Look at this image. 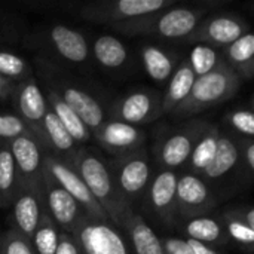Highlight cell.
<instances>
[{"mask_svg":"<svg viewBox=\"0 0 254 254\" xmlns=\"http://www.w3.org/2000/svg\"><path fill=\"white\" fill-rule=\"evenodd\" d=\"M21 135H33L21 118L12 113H0V138L10 141Z\"/></svg>","mask_w":254,"mask_h":254,"instance_id":"obj_35","label":"cell"},{"mask_svg":"<svg viewBox=\"0 0 254 254\" xmlns=\"http://www.w3.org/2000/svg\"><path fill=\"white\" fill-rule=\"evenodd\" d=\"M141 61L149 77L159 85L170 80L171 74L179 65L177 55L158 45H143Z\"/></svg>","mask_w":254,"mask_h":254,"instance_id":"obj_22","label":"cell"},{"mask_svg":"<svg viewBox=\"0 0 254 254\" xmlns=\"http://www.w3.org/2000/svg\"><path fill=\"white\" fill-rule=\"evenodd\" d=\"M161 116V95L153 89H135L119 100L112 107V119L138 127Z\"/></svg>","mask_w":254,"mask_h":254,"instance_id":"obj_12","label":"cell"},{"mask_svg":"<svg viewBox=\"0 0 254 254\" xmlns=\"http://www.w3.org/2000/svg\"><path fill=\"white\" fill-rule=\"evenodd\" d=\"M164 254H193L188 238H179V237H167L161 238Z\"/></svg>","mask_w":254,"mask_h":254,"instance_id":"obj_38","label":"cell"},{"mask_svg":"<svg viewBox=\"0 0 254 254\" xmlns=\"http://www.w3.org/2000/svg\"><path fill=\"white\" fill-rule=\"evenodd\" d=\"M129 237L134 254H164L161 238L144 222V219L132 213L124 225Z\"/></svg>","mask_w":254,"mask_h":254,"instance_id":"obj_25","label":"cell"},{"mask_svg":"<svg viewBox=\"0 0 254 254\" xmlns=\"http://www.w3.org/2000/svg\"><path fill=\"white\" fill-rule=\"evenodd\" d=\"M110 171L119 193L128 204L141 196L152 180L150 162L144 147L116 158Z\"/></svg>","mask_w":254,"mask_h":254,"instance_id":"obj_7","label":"cell"},{"mask_svg":"<svg viewBox=\"0 0 254 254\" xmlns=\"http://www.w3.org/2000/svg\"><path fill=\"white\" fill-rule=\"evenodd\" d=\"M42 137H43V144L52 147L58 153H70L73 155L76 150V143L70 137V134L65 131L60 119L55 116V113L48 107L43 124H42Z\"/></svg>","mask_w":254,"mask_h":254,"instance_id":"obj_29","label":"cell"},{"mask_svg":"<svg viewBox=\"0 0 254 254\" xmlns=\"http://www.w3.org/2000/svg\"><path fill=\"white\" fill-rule=\"evenodd\" d=\"M243 79L222 60L211 71L195 79L188 98L173 112L177 118H190L222 104L240 91Z\"/></svg>","mask_w":254,"mask_h":254,"instance_id":"obj_3","label":"cell"},{"mask_svg":"<svg viewBox=\"0 0 254 254\" xmlns=\"http://www.w3.org/2000/svg\"><path fill=\"white\" fill-rule=\"evenodd\" d=\"M176 0H116V1H92L80 4L79 13L83 19L94 24L115 25L137 18L149 16L171 6Z\"/></svg>","mask_w":254,"mask_h":254,"instance_id":"obj_4","label":"cell"},{"mask_svg":"<svg viewBox=\"0 0 254 254\" xmlns=\"http://www.w3.org/2000/svg\"><path fill=\"white\" fill-rule=\"evenodd\" d=\"M67 162L77 171L109 220L115 226L124 228L125 222L134 211L131 204H128L119 193L112 171L106 162L88 149L76 150Z\"/></svg>","mask_w":254,"mask_h":254,"instance_id":"obj_1","label":"cell"},{"mask_svg":"<svg viewBox=\"0 0 254 254\" xmlns=\"http://www.w3.org/2000/svg\"><path fill=\"white\" fill-rule=\"evenodd\" d=\"M179 176L176 171L162 170L156 177L150 182L149 186V204L153 213L162 220L165 225H174L177 220V208H176V188H177Z\"/></svg>","mask_w":254,"mask_h":254,"instance_id":"obj_19","label":"cell"},{"mask_svg":"<svg viewBox=\"0 0 254 254\" xmlns=\"http://www.w3.org/2000/svg\"><path fill=\"white\" fill-rule=\"evenodd\" d=\"M207 7L171 6L149 16L112 25L125 36H153L165 40L188 39L204 19Z\"/></svg>","mask_w":254,"mask_h":254,"instance_id":"obj_2","label":"cell"},{"mask_svg":"<svg viewBox=\"0 0 254 254\" xmlns=\"http://www.w3.org/2000/svg\"><path fill=\"white\" fill-rule=\"evenodd\" d=\"M1 252L3 254H36L30 241L19 235L15 229L7 231L1 238Z\"/></svg>","mask_w":254,"mask_h":254,"instance_id":"obj_36","label":"cell"},{"mask_svg":"<svg viewBox=\"0 0 254 254\" xmlns=\"http://www.w3.org/2000/svg\"><path fill=\"white\" fill-rule=\"evenodd\" d=\"M49 86V85H48ZM54 89L60 98L80 118V121L91 129V132L97 131L104 122L106 115L101 103L88 91L71 85V83H60L57 88L49 86Z\"/></svg>","mask_w":254,"mask_h":254,"instance_id":"obj_18","label":"cell"},{"mask_svg":"<svg viewBox=\"0 0 254 254\" xmlns=\"http://www.w3.org/2000/svg\"><path fill=\"white\" fill-rule=\"evenodd\" d=\"M222 225L223 229L226 232L228 240L235 241L237 244H240L241 247H246L249 250L253 249L254 244V229L249 228L237 214L234 210L228 211L223 214L222 219Z\"/></svg>","mask_w":254,"mask_h":254,"instance_id":"obj_33","label":"cell"},{"mask_svg":"<svg viewBox=\"0 0 254 254\" xmlns=\"http://www.w3.org/2000/svg\"><path fill=\"white\" fill-rule=\"evenodd\" d=\"M240 152H241V144L232 135L220 132L216 155L201 177L207 183L222 180L223 177H226L229 173H232L237 168L240 162Z\"/></svg>","mask_w":254,"mask_h":254,"instance_id":"obj_21","label":"cell"},{"mask_svg":"<svg viewBox=\"0 0 254 254\" xmlns=\"http://www.w3.org/2000/svg\"><path fill=\"white\" fill-rule=\"evenodd\" d=\"M240 161H243V165L247 168L249 173L254 171V143L253 140H246V143L241 144L240 152Z\"/></svg>","mask_w":254,"mask_h":254,"instance_id":"obj_40","label":"cell"},{"mask_svg":"<svg viewBox=\"0 0 254 254\" xmlns=\"http://www.w3.org/2000/svg\"><path fill=\"white\" fill-rule=\"evenodd\" d=\"M13 95L19 113L18 116L28 127L30 132L39 141V144H43L42 124L48 110V103L39 83L34 77L30 76L16 85Z\"/></svg>","mask_w":254,"mask_h":254,"instance_id":"obj_13","label":"cell"},{"mask_svg":"<svg viewBox=\"0 0 254 254\" xmlns=\"http://www.w3.org/2000/svg\"><path fill=\"white\" fill-rule=\"evenodd\" d=\"M82 254H129V247L110 222L83 216L71 231Z\"/></svg>","mask_w":254,"mask_h":254,"instance_id":"obj_5","label":"cell"},{"mask_svg":"<svg viewBox=\"0 0 254 254\" xmlns=\"http://www.w3.org/2000/svg\"><path fill=\"white\" fill-rule=\"evenodd\" d=\"M220 129L216 125H211L207 128V131L201 135L198 140L196 146L193 147L186 165H188V173H192L195 176H202L205 168L211 164L217 146H219V138H220Z\"/></svg>","mask_w":254,"mask_h":254,"instance_id":"obj_26","label":"cell"},{"mask_svg":"<svg viewBox=\"0 0 254 254\" xmlns=\"http://www.w3.org/2000/svg\"><path fill=\"white\" fill-rule=\"evenodd\" d=\"M42 198L46 216L55 223L57 228H61L63 232L71 234L80 219L86 216L74 198L70 196L55 182H52L46 174H43Z\"/></svg>","mask_w":254,"mask_h":254,"instance_id":"obj_11","label":"cell"},{"mask_svg":"<svg viewBox=\"0 0 254 254\" xmlns=\"http://www.w3.org/2000/svg\"><path fill=\"white\" fill-rule=\"evenodd\" d=\"M46 103L48 107L55 113V116L60 119V122L63 124V127L65 128V131L70 134V137L73 138V141L76 144H83L86 141H89L92 132L91 129L80 121V118L60 98V95L51 89L48 86L46 91Z\"/></svg>","mask_w":254,"mask_h":254,"instance_id":"obj_24","label":"cell"},{"mask_svg":"<svg viewBox=\"0 0 254 254\" xmlns=\"http://www.w3.org/2000/svg\"><path fill=\"white\" fill-rule=\"evenodd\" d=\"M195 73L188 60H183L176 67L171 74L165 94L161 97V115L173 113L190 94V89L195 83Z\"/></svg>","mask_w":254,"mask_h":254,"instance_id":"obj_20","label":"cell"},{"mask_svg":"<svg viewBox=\"0 0 254 254\" xmlns=\"http://www.w3.org/2000/svg\"><path fill=\"white\" fill-rule=\"evenodd\" d=\"M208 127V122L196 121L170 132L158 146V161L164 170L174 171L176 168L186 165L193 147Z\"/></svg>","mask_w":254,"mask_h":254,"instance_id":"obj_9","label":"cell"},{"mask_svg":"<svg viewBox=\"0 0 254 254\" xmlns=\"http://www.w3.org/2000/svg\"><path fill=\"white\" fill-rule=\"evenodd\" d=\"M16 85H18V83L12 82V80L3 77V76L0 74V100H6V98H9L10 95H13V92H15V89H16Z\"/></svg>","mask_w":254,"mask_h":254,"instance_id":"obj_42","label":"cell"},{"mask_svg":"<svg viewBox=\"0 0 254 254\" xmlns=\"http://www.w3.org/2000/svg\"><path fill=\"white\" fill-rule=\"evenodd\" d=\"M100 146L116 158L143 147L144 132L134 125L110 119L92 132Z\"/></svg>","mask_w":254,"mask_h":254,"instance_id":"obj_16","label":"cell"},{"mask_svg":"<svg viewBox=\"0 0 254 254\" xmlns=\"http://www.w3.org/2000/svg\"><path fill=\"white\" fill-rule=\"evenodd\" d=\"M223 58L219 55V51L210 45H204V43H196L195 48L190 52L189 57V64L195 73L196 77L207 74L208 71H211Z\"/></svg>","mask_w":254,"mask_h":254,"instance_id":"obj_34","label":"cell"},{"mask_svg":"<svg viewBox=\"0 0 254 254\" xmlns=\"http://www.w3.org/2000/svg\"><path fill=\"white\" fill-rule=\"evenodd\" d=\"M46 46L63 61L70 64H85L89 60V45L86 37L71 27L57 24L45 34Z\"/></svg>","mask_w":254,"mask_h":254,"instance_id":"obj_17","label":"cell"},{"mask_svg":"<svg viewBox=\"0 0 254 254\" xmlns=\"http://www.w3.org/2000/svg\"><path fill=\"white\" fill-rule=\"evenodd\" d=\"M247 33H250V25L244 18L235 13H219L202 19L186 42L204 43L217 49L229 46Z\"/></svg>","mask_w":254,"mask_h":254,"instance_id":"obj_8","label":"cell"},{"mask_svg":"<svg viewBox=\"0 0 254 254\" xmlns=\"http://www.w3.org/2000/svg\"><path fill=\"white\" fill-rule=\"evenodd\" d=\"M225 63L244 80H250L254 73V34L250 31L223 48Z\"/></svg>","mask_w":254,"mask_h":254,"instance_id":"obj_23","label":"cell"},{"mask_svg":"<svg viewBox=\"0 0 254 254\" xmlns=\"http://www.w3.org/2000/svg\"><path fill=\"white\" fill-rule=\"evenodd\" d=\"M55 254H82L77 243L74 241L73 235L68 232H60L58 237V246Z\"/></svg>","mask_w":254,"mask_h":254,"instance_id":"obj_39","label":"cell"},{"mask_svg":"<svg viewBox=\"0 0 254 254\" xmlns=\"http://www.w3.org/2000/svg\"><path fill=\"white\" fill-rule=\"evenodd\" d=\"M10 204L15 231L30 241L36 228L46 214L43 207L42 189L19 183V188Z\"/></svg>","mask_w":254,"mask_h":254,"instance_id":"obj_14","label":"cell"},{"mask_svg":"<svg viewBox=\"0 0 254 254\" xmlns=\"http://www.w3.org/2000/svg\"><path fill=\"white\" fill-rule=\"evenodd\" d=\"M235 211V214L249 226V228H252L254 229V210L252 205H247V207H238V208H235L234 210Z\"/></svg>","mask_w":254,"mask_h":254,"instance_id":"obj_41","label":"cell"},{"mask_svg":"<svg viewBox=\"0 0 254 254\" xmlns=\"http://www.w3.org/2000/svg\"><path fill=\"white\" fill-rule=\"evenodd\" d=\"M15 161L19 183L42 189L43 183V153L39 141L33 135H21L7 141Z\"/></svg>","mask_w":254,"mask_h":254,"instance_id":"obj_15","label":"cell"},{"mask_svg":"<svg viewBox=\"0 0 254 254\" xmlns=\"http://www.w3.org/2000/svg\"><path fill=\"white\" fill-rule=\"evenodd\" d=\"M58 228L55 223L45 214L34 234L30 238V244L36 254H55L58 246Z\"/></svg>","mask_w":254,"mask_h":254,"instance_id":"obj_31","label":"cell"},{"mask_svg":"<svg viewBox=\"0 0 254 254\" xmlns=\"http://www.w3.org/2000/svg\"><path fill=\"white\" fill-rule=\"evenodd\" d=\"M0 74L18 83L31 76V67L21 55L0 48Z\"/></svg>","mask_w":254,"mask_h":254,"instance_id":"obj_32","label":"cell"},{"mask_svg":"<svg viewBox=\"0 0 254 254\" xmlns=\"http://www.w3.org/2000/svg\"><path fill=\"white\" fill-rule=\"evenodd\" d=\"M43 174H46L52 182H55L60 188H63L74 201L82 207L85 214L91 219L110 222L106 216L101 205L94 199L89 189L77 174V171L67 162L52 155L43 156ZM112 223V222H110Z\"/></svg>","mask_w":254,"mask_h":254,"instance_id":"obj_6","label":"cell"},{"mask_svg":"<svg viewBox=\"0 0 254 254\" xmlns=\"http://www.w3.org/2000/svg\"><path fill=\"white\" fill-rule=\"evenodd\" d=\"M188 243H189L193 254H220L211 246H207V244H202V243H198V241H193L189 238H188Z\"/></svg>","mask_w":254,"mask_h":254,"instance_id":"obj_43","label":"cell"},{"mask_svg":"<svg viewBox=\"0 0 254 254\" xmlns=\"http://www.w3.org/2000/svg\"><path fill=\"white\" fill-rule=\"evenodd\" d=\"M0 254H3V252H1V241H0Z\"/></svg>","mask_w":254,"mask_h":254,"instance_id":"obj_44","label":"cell"},{"mask_svg":"<svg viewBox=\"0 0 254 254\" xmlns=\"http://www.w3.org/2000/svg\"><path fill=\"white\" fill-rule=\"evenodd\" d=\"M19 188L15 161L7 144L0 146V205H9Z\"/></svg>","mask_w":254,"mask_h":254,"instance_id":"obj_30","label":"cell"},{"mask_svg":"<svg viewBox=\"0 0 254 254\" xmlns=\"http://www.w3.org/2000/svg\"><path fill=\"white\" fill-rule=\"evenodd\" d=\"M94 58L100 65L109 70L121 68L128 61V49L127 46L112 34L98 36L92 45Z\"/></svg>","mask_w":254,"mask_h":254,"instance_id":"obj_27","label":"cell"},{"mask_svg":"<svg viewBox=\"0 0 254 254\" xmlns=\"http://www.w3.org/2000/svg\"><path fill=\"white\" fill-rule=\"evenodd\" d=\"M186 234L189 240H193L207 246H213V244L223 246L229 241L222 222L208 216L189 219L186 225Z\"/></svg>","mask_w":254,"mask_h":254,"instance_id":"obj_28","label":"cell"},{"mask_svg":"<svg viewBox=\"0 0 254 254\" xmlns=\"http://www.w3.org/2000/svg\"><path fill=\"white\" fill-rule=\"evenodd\" d=\"M216 198L208 183L192 173H185L177 179L176 208L177 217L193 219L205 216L216 207Z\"/></svg>","mask_w":254,"mask_h":254,"instance_id":"obj_10","label":"cell"},{"mask_svg":"<svg viewBox=\"0 0 254 254\" xmlns=\"http://www.w3.org/2000/svg\"><path fill=\"white\" fill-rule=\"evenodd\" d=\"M229 125L243 137H247L252 140L254 135V115L250 109H241L235 110L228 115Z\"/></svg>","mask_w":254,"mask_h":254,"instance_id":"obj_37","label":"cell"}]
</instances>
